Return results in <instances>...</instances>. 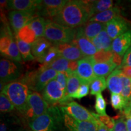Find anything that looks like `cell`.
I'll use <instances>...</instances> for the list:
<instances>
[{
  "label": "cell",
  "mask_w": 131,
  "mask_h": 131,
  "mask_svg": "<svg viewBox=\"0 0 131 131\" xmlns=\"http://www.w3.org/2000/svg\"><path fill=\"white\" fill-rule=\"evenodd\" d=\"M91 18L90 1H68L60 12L52 18L57 24L72 29L79 28Z\"/></svg>",
  "instance_id": "1"
},
{
  "label": "cell",
  "mask_w": 131,
  "mask_h": 131,
  "mask_svg": "<svg viewBox=\"0 0 131 131\" xmlns=\"http://www.w3.org/2000/svg\"><path fill=\"white\" fill-rule=\"evenodd\" d=\"M63 122L60 108L50 106L48 111L29 123L31 131H58Z\"/></svg>",
  "instance_id": "2"
},
{
  "label": "cell",
  "mask_w": 131,
  "mask_h": 131,
  "mask_svg": "<svg viewBox=\"0 0 131 131\" xmlns=\"http://www.w3.org/2000/svg\"><path fill=\"white\" fill-rule=\"evenodd\" d=\"M2 92L7 96L15 109L24 115L27 109L28 97L32 92L25 83L21 81L11 82L5 85Z\"/></svg>",
  "instance_id": "3"
},
{
  "label": "cell",
  "mask_w": 131,
  "mask_h": 131,
  "mask_svg": "<svg viewBox=\"0 0 131 131\" xmlns=\"http://www.w3.org/2000/svg\"><path fill=\"white\" fill-rule=\"evenodd\" d=\"M76 34L77 29L64 27L47 19L45 38L51 42L53 45L72 42L74 40Z\"/></svg>",
  "instance_id": "4"
},
{
  "label": "cell",
  "mask_w": 131,
  "mask_h": 131,
  "mask_svg": "<svg viewBox=\"0 0 131 131\" xmlns=\"http://www.w3.org/2000/svg\"><path fill=\"white\" fill-rule=\"evenodd\" d=\"M57 73L51 68H40L38 70L26 74L20 81L25 83L30 90L38 92L43 91L49 82L56 78Z\"/></svg>",
  "instance_id": "5"
},
{
  "label": "cell",
  "mask_w": 131,
  "mask_h": 131,
  "mask_svg": "<svg viewBox=\"0 0 131 131\" xmlns=\"http://www.w3.org/2000/svg\"><path fill=\"white\" fill-rule=\"evenodd\" d=\"M49 107L50 106L40 93L32 92L28 97L27 109L24 115L30 122L46 112Z\"/></svg>",
  "instance_id": "6"
},
{
  "label": "cell",
  "mask_w": 131,
  "mask_h": 131,
  "mask_svg": "<svg viewBox=\"0 0 131 131\" xmlns=\"http://www.w3.org/2000/svg\"><path fill=\"white\" fill-rule=\"evenodd\" d=\"M16 62L11 61L10 59L3 58L0 61V78L3 84L14 82L20 78L21 66Z\"/></svg>",
  "instance_id": "7"
},
{
  "label": "cell",
  "mask_w": 131,
  "mask_h": 131,
  "mask_svg": "<svg viewBox=\"0 0 131 131\" xmlns=\"http://www.w3.org/2000/svg\"><path fill=\"white\" fill-rule=\"evenodd\" d=\"M62 112L69 115L77 120L82 122H91L96 123L97 118L86 108L75 101H71L64 106L60 107Z\"/></svg>",
  "instance_id": "8"
},
{
  "label": "cell",
  "mask_w": 131,
  "mask_h": 131,
  "mask_svg": "<svg viewBox=\"0 0 131 131\" xmlns=\"http://www.w3.org/2000/svg\"><path fill=\"white\" fill-rule=\"evenodd\" d=\"M38 16L37 12L11 10L9 13L10 23L15 34Z\"/></svg>",
  "instance_id": "9"
},
{
  "label": "cell",
  "mask_w": 131,
  "mask_h": 131,
  "mask_svg": "<svg viewBox=\"0 0 131 131\" xmlns=\"http://www.w3.org/2000/svg\"><path fill=\"white\" fill-rule=\"evenodd\" d=\"M64 95V92L55 79L49 82L42 91V97L50 106H56L59 104Z\"/></svg>",
  "instance_id": "10"
},
{
  "label": "cell",
  "mask_w": 131,
  "mask_h": 131,
  "mask_svg": "<svg viewBox=\"0 0 131 131\" xmlns=\"http://www.w3.org/2000/svg\"><path fill=\"white\" fill-rule=\"evenodd\" d=\"M130 23L122 16H118L106 24V30L112 40L130 30Z\"/></svg>",
  "instance_id": "11"
},
{
  "label": "cell",
  "mask_w": 131,
  "mask_h": 131,
  "mask_svg": "<svg viewBox=\"0 0 131 131\" xmlns=\"http://www.w3.org/2000/svg\"><path fill=\"white\" fill-rule=\"evenodd\" d=\"M76 73L81 83L91 84L96 78L93 70V64L91 57H86L78 61Z\"/></svg>",
  "instance_id": "12"
},
{
  "label": "cell",
  "mask_w": 131,
  "mask_h": 131,
  "mask_svg": "<svg viewBox=\"0 0 131 131\" xmlns=\"http://www.w3.org/2000/svg\"><path fill=\"white\" fill-rule=\"evenodd\" d=\"M68 1L65 0H44L38 9V15L53 18L61 11Z\"/></svg>",
  "instance_id": "13"
},
{
  "label": "cell",
  "mask_w": 131,
  "mask_h": 131,
  "mask_svg": "<svg viewBox=\"0 0 131 131\" xmlns=\"http://www.w3.org/2000/svg\"><path fill=\"white\" fill-rule=\"evenodd\" d=\"M63 124L66 128V131H96L97 130L96 123L77 120L63 112Z\"/></svg>",
  "instance_id": "14"
},
{
  "label": "cell",
  "mask_w": 131,
  "mask_h": 131,
  "mask_svg": "<svg viewBox=\"0 0 131 131\" xmlns=\"http://www.w3.org/2000/svg\"><path fill=\"white\" fill-rule=\"evenodd\" d=\"M72 42L80 49L84 58L94 56L98 52L97 49L91 41L78 32L77 29L76 36Z\"/></svg>",
  "instance_id": "15"
},
{
  "label": "cell",
  "mask_w": 131,
  "mask_h": 131,
  "mask_svg": "<svg viewBox=\"0 0 131 131\" xmlns=\"http://www.w3.org/2000/svg\"><path fill=\"white\" fill-rule=\"evenodd\" d=\"M58 49L60 56L69 61H79L84 57L81 52L72 42L54 45Z\"/></svg>",
  "instance_id": "16"
},
{
  "label": "cell",
  "mask_w": 131,
  "mask_h": 131,
  "mask_svg": "<svg viewBox=\"0 0 131 131\" xmlns=\"http://www.w3.org/2000/svg\"><path fill=\"white\" fill-rule=\"evenodd\" d=\"M41 0H10L8 1L7 8L12 10L37 12Z\"/></svg>",
  "instance_id": "17"
},
{
  "label": "cell",
  "mask_w": 131,
  "mask_h": 131,
  "mask_svg": "<svg viewBox=\"0 0 131 131\" xmlns=\"http://www.w3.org/2000/svg\"><path fill=\"white\" fill-rule=\"evenodd\" d=\"M130 47L131 30H129L113 40L112 51L123 57Z\"/></svg>",
  "instance_id": "18"
},
{
  "label": "cell",
  "mask_w": 131,
  "mask_h": 131,
  "mask_svg": "<svg viewBox=\"0 0 131 131\" xmlns=\"http://www.w3.org/2000/svg\"><path fill=\"white\" fill-rule=\"evenodd\" d=\"M53 45L45 37L38 38L32 45V53L38 61L41 62Z\"/></svg>",
  "instance_id": "19"
},
{
  "label": "cell",
  "mask_w": 131,
  "mask_h": 131,
  "mask_svg": "<svg viewBox=\"0 0 131 131\" xmlns=\"http://www.w3.org/2000/svg\"><path fill=\"white\" fill-rule=\"evenodd\" d=\"M104 29H106V24L88 21L81 27L78 28L77 30L87 38L91 40Z\"/></svg>",
  "instance_id": "20"
},
{
  "label": "cell",
  "mask_w": 131,
  "mask_h": 131,
  "mask_svg": "<svg viewBox=\"0 0 131 131\" xmlns=\"http://www.w3.org/2000/svg\"><path fill=\"white\" fill-rule=\"evenodd\" d=\"M122 73V70L117 68L108 77L107 86L111 93L121 94L123 89Z\"/></svg>",
  "instance_id": "21"
},
{
  "label": "cell",
  "mask_w": 131,
  "mask_h": 131,
  "mask_svg": "<svg viewBox=\"0 0 131 131\" xmlns=\"http://www.w3.org/2000/svg\"><path fill=\"white\" fill-rule=\"evenodd\" d=\"M98 51H112L113 40L108 35L106 29L91 40Z\"/></svg>",
  "instance_id": "22"
},
{
  "label": "cell",
  "mask_w": 131,
  "mask_h": 131,
  "mask_svg": "<svg viewBox=\"0 0 131 131\" xmlns=\"http://www.w3.org/2000/svg\"><path fill=\"white\" fill-rule=\"evenodd\" d=\"M120 10L118 7H112L104 12L98 13L90 18L89 21L98 22L101 23L106 24L115 18L120 16Z\"/></svg>",
  "instance_id": "23"
},
{
  "label": "cell",
  "mask_w": 131,
  "mask_h": 131,
  "mask_svg": "<svg viewBox=\"0 0 131 131\" xmlns=\"http://www.w3.org/2000/svg\"><path fill=\"white\" fill-rule=\"evenodd\" d=\"M93 64V70L96 77H105L107 75H110L117 66L112 61L106 63H94Z\"/></svg>",
  "instance_id": "24"
},
{
  "label": "cell",
  "mask_w": 131,
  "mask_h": 131,
  "mask_svg": "<svg viewBox=\"0 0 131 131\" xmlns=\"http://www.w3.org/2000/svg\"><path fill=\"white\" fill-rule=\"evenodd\" d=\"M114 2L112 0H99L90 1L91 17L96 14L112 9Z\"/></svg>",
  "instance_id": "25"
},
{
  "label": "cell",
  "mask_w": 131,
  "mask_h": 131,
  "mask_svg": "<svg viewBox=\"0 0 131 131\" xmlns=\"http://www.w3.org/2000/svg\"><path fill=\"white\" fill-rule=\"evenodd\" d=\"M15 40L16 41L19 52H20L23 60L24 61H30V60H33L35 59L34 55H32L31 45H29L27 42L21 40L16 34L15 35Z\"/></svg>",
  "instance_id": "26"
},
{
  "label": "cell",
  "mask_w": 131,
  "mask_h": 131,
  "mask_svg": "<svg viewBox=\"0 0 131 131\" xmlns=\"http://www.w3.org/2000/svg\"><path fill=\"white\" fill-rule=\"evenodd\" d=\"M46 21L47 19H46L44 17L38 16L29 24L31 29L35 33L37 38L45 37Z\"/></svg>",
  "instance_id": "27"
},
{
  "label": "cell",
  "mask_w": 131,
  "mask_h": 131,
  "mask_svg": "<svg viewBox=\"0 0 131 131\" xmlns=\"http://www.w3.org/2000/svg\"><path fill=\"white\" fill-rule=\"evenodd\" d=\"M16 35L21 40L27 42L29 45H32L38 38L36 36L35 33L31 29L29 24L24 26L21 30H19V32L16 34Z\"/></svg>",
  "instance_id": "28"
},
{
  "label": "cell",
  "mask_w": 131,
  "mask_h": 131,
  "mask_svg": "<svg viewBox=\"0 0 131 131\" xmlns=\"http://www.w3.org/2000/svg\"><path fill=\"white\" fill-rule=\"evenodd\" d=\"M107 87L105 77H96L90 84V93L92 95H96L104 91Z\"/></svg>",
  "instance_id": "29"
},
{
  "label": "cell",
  "mask_w": 131,
  "mask_h": 131,
  "mask_svg": "<svg viewBox=\"0 0 131 131\" xmlns=\"http://www.w3.org/2000/svg\"><path fill=\"white\" fill-rule=\"evenodd\" d=\"M61 56H60V54L59 53L58 49L55 46L53 45L49 49L46 56L40 62L42 64L41 68H47V67L49 65H50L52 62H53L55 60H57Z\"/></svg>",
  "instance_id": "30"
},
{
  "label": "cell",
  "mask_w": 131,
  "mask_h": 131,
  "mask_svg": "<svg viewBox=\"0 0 131 131\" xmlns=\"http://www.w3.org/2000/svg\"><path fill=\"white\" fill-rule=\"evenodd\" d=\"M4 57H8L10 60H12L16 63H20L23 61V59L21 57L15 40H14V39L13 40Z\"/></svg>",
  "instance_id": "31"
},
{
  "label": "cell",
  "mask_w": 131,
  "mask_h": 131,
  "mask_svg": "<svg viewBox=\"0 0 131 131\" xmlns=\"http://www.w3.org/2000/svg\"><path fill=\"white\" fill-rule=\"evenodd\" d=\"M69 60L63 57H60L55 60V61L49 65L47 68H51L55 70L57 72H69Z\"/></svg>",
  "instance_id": "32"
},
{
  "label": "cell",
  "mask_w": 131,
  "mask_h": 131,
  "mask_svg": "<svg viewBox=\"0 0 131 131\" xmlns=\"http://www.w3.org/2000/svg\"><path fill=\"white\" fill-rule=\"evenodd\" d=\"M111 105L116 110H119L123 112L127 106V102L120 94H113L111 95Z\"/></svg>",
  "instance_id": "33"
},
{
  "label": "cell",
  "mask_w": 131,
  "mask_h": 131,
  "mask_svg": "<svg viewBox=\"0 0 131 131\" xmlns=\"http://www.w3.org/2000/svg\"><path fill=\"white\" fill-rule=\"evenodd\" d=\"M113 55L114 52L112 51H98L91 58L92 63H106L112 60Z\"/></svg>",
  "instance_id": "34"
},
{
  "label": "cell",
  "mask_w": 131,
  "mask_h": 131,
  "mask_svg": "<svg viewBox=\"0 0 131 131\" xmlns=\"http://www.w3.org/2000/svg\"><path fill=\"white\" fill-rule=\"evenodd\" d=\"M15 106L9 98L1 92L0 94V111L3 113L10 112L14 110Z\"/></svg>",
  "instance_id": "35"
},
{
  "label": "cell",
  "mask_w": 131,
  "mask_h": 131,
  "mask_svg": "<svg viewBox=\"0 0 131 131\" xmlns=\"http://www.w3.org/2000/svg\"><path fill=\"white\" fill-rule=\"evenodd\" d=\"M96 112L100 116L107 115L106 114V102L101 93L96 95L95 104Z\"/></svg>",
  "instance_id": "36"
},
{
  "label": "cell",
  "mask_w": 131,
  "mask_h": 131,
  "mask_svg": "<svg viewBox=\"0 0 131 131\" xmlns=\"http://www.w3.org/2000/svg\"><path fill=\"white\" fill-rule=\"evenodd\" d=\"M125 118L126 117L124 114L123 115L118 116L117 117L114 118L115 120L114 127L112 130H109V131H127L126 121Z\"/></svg>",
  "instance_id": "37"
},
{
  "label": "cell",
  "mask_w": 131,
  "mask_h": 131,
  "mask_svg": "<svg viewBox=\"0 0 131 131\" xmlns=\"http://www.w3.org/2000/svg\"><path fill=\"white\" fill-rule=\"evenodd\" d=\"M69 73L68 72H58L57 75V77L55 80L58 82L59 86L61 88L62 91L65 93L66 88L67 86L68 80L69 78Z\"/></svg>",
  "instance_id": "38"
},
{
  "label": "cell",
  "mask_w": 131,
  "mask_h": 131,
  "mask_svg": "<svg viewBox=\"0 0 131 131\" xmlns=\"http://www.w3.org/2000/svg\"><path fill=\"white\" fill-rule=\"evenodd\" d=\"M89 85L90 84H86V83H81L78 91L73 95H72L71 98L81 99L88 95L89 93Z\"/></svg>",
  "instance_id": "39"
},
{
  "label": "cell",
  "mask_w": 131,
  "mask_h": 131,
  "mask_svg": "<svg viewBox=\"0 0 131 131\" xmlns=\"http://www.w3.org/2000/svg\"><path fill=\"white\" fill-rule=\"evenodd\" d=\"M95 115L96 118L101 123H103L109 130H112L114 128L115 123V120L114 118H111L107 115L105 116H100L96 114H95Z\"/></svg>",
  "instance_id": "40"
},
{
  "label": "cell",
  "mask_w": 131,
  "mask_h": 131,
  "mask_svg": "<svg viewBox=\"0 0 131 131\" xmlns=\"http://www.w3.org/2000/svg\"><path fill=\"white\" fill-rule=\"evenodd\" d=\"M122 66H128L131 67V47L129 49L123 57V63L122 64Z\"/></svg>",
  "instance_id": "41"
},
{
  "label": "cell",
  "mask_w": 131,
  "mask_h": 131,
  "mask_svg": "<svg viewBox=\"0 0 131 131\" xmlns=\"http://www.w3.org/2000/svg\"><path fill=\"white\" fill-rule=\"evenodd\" d=\"M119 69L122 70L123 74L124 76L126 77L129 79L131 80V67L128 66H120L118 67Z\"/></svg>",
  "instance_id": "42"
},
{
  "label": "cell",
  "mask_w": 131,
  "mask_h": 131,
  "mask_svg": "<svg viewBox=\"0 0 131 131\" xmlns=\"http://www.w3.org/2000/svg\"><path fill=\"white\" fill-rule=\"evenodd\" d=\"M123 59H122V57H121L120 55H118L117 53H114V55H113V57L111 61H112L113 63H114L117 66L119 67L122 65V64L123 63Z\"/></svg>",
  "instance_id": "43"
},
{
  "label": "cell",
  "mask_w": 131,
  "mask_h": 131,
  "mask_svg": "<svg viewBox=\"0 0 131 131\" xmlns=\"http://www.w3.org/2000/svg\"><path fill=\"white\" fill-rule=\"evenodd\" d=\"M78 69L77 61H70L69 63V73L76 72Z\"/></svg>",
  "instance_id": "44"
},
{
  "label": "cell",
  "mask_w": 131,
  "mask_h": 131,
  "mask_svg": "<svg viewBox=\"0 0 131 131\" xmlns=\"http://www.w3.org/2000/svg\"><path fill=\"white\" fill-rule=\"evenodd\" d=\"M92 114L96 118L95 115V113L92 112ZM96 127H97V130H96V131H109V129L103 123H101L98 118L97 122H96Z\"/></svg>",
  "instance_id": "45"
},
{
  "label": "cell",
  "mask_w": 131,
  "mask_h": 131,
  "mask_svg": "<svg viewBox=\"0 0 131 131\" xmlns=\"http://www.w3.org/2000/svg\"><path fill=\"white\" fill-rule=\"evenodd\" d=\"M126 121L127 131H131V115L125 116Z\"/></svg>",
  "instance_id": "46"
},
{
  "label": "cell",
  "mask_w": 131,
  "mask_h": 131,
  "mask_svg": "<svg viewBox=\"0 0 131 131\" xmlns=\"http://www.w3.org/2000/svg\"><path fill=\"white\" fill-rule=\"evenodd\" d=\"M0 131H9L7 123L4 122L1 123L0 125Z\"/></svg>",
  "instance_id": "47"
},
{
  "label": "cell",
  "mask_w": 131,
  "mask_h": 131,
  "mask_svg": "<svg viewBox=\"0 0 131 131\" xmlns=\"http://www.w3.org/2000/svg\"><path fill=\"white\" fill-rule=\"evenodd\" d=\"M0 4H1V9H4V8L7 7L8 6V1L6 0H1L0 1Z\"/></svg>",
  "instance_id": "48"
},
{
  "label": "cell",
  "mask_w": 131,
  "mask_h": 131,
  "mask_svg": "<svg viewBox=\"0 0 131 131\" xmlns=\"http://www.w3.org/2000/svg\"><path fill=\"white\" fill-rule=\"evenodd\" d=\"M16 131H27L26 130H24V129H19V130H16Z\"/></svg>",
  "instance_id": "49"
},
{
  "label": "cell",
  "mask_w": 131,
  "mask_h": 131,
  "mask_svg": "<svg viewBox=\"0 0 131 131\" xmlns=\"http://www.w3.org/2000/svg\"><path fill=\"white\" fill-rule=\"evenodd\" d=\"M131 115V113H130V115Z\"/></svg>",
  "instance_id": "50"
}]
</instances>
